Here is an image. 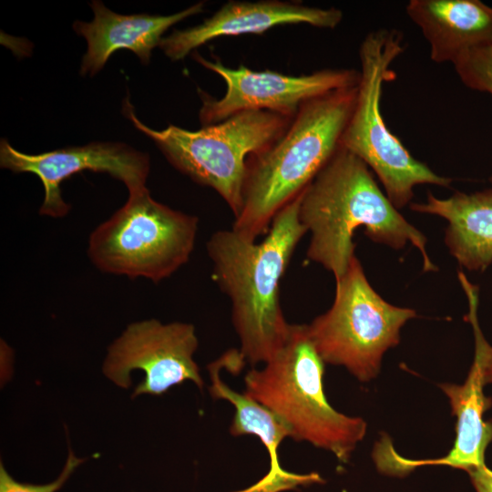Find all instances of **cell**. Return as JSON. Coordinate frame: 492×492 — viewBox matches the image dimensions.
I'll return each mask as SVG.
<instances>
[{
  "label": "cell",
  "mask_w": 492,
  "mask_h": 492,
  "mask_svg": "<svg viewBox=\"0 0 492 492\" xmlns=\"http://www.w3.org/2000/svg\"><path fill=\"white\" fill-rule=\"evenodd\" d=\"M486 384L481 364L474 358L473 364L463 384H443L440 388L446 395L456 416V439L445 456L436 459L413 460L400 456L384 442L374 455L377 467L386 474L404 475L421 466L444 465L469 473L485 465V452L492 441V421L483 419L484 413L492 405V399L485 395Z\"/></svg>",
  "instance_id": "13"
},
{
  "label": "cell",
  "mask_w": 492,
  "mask_h": 492,
  "mask_svg": "<svg viewBox=\"0 0 492 492\" xmlns=\"http://www.w3.org/2000/svg\"><path fill=\"white\" fill-rule=\"evenodd\" d=\"M197 348L194 325L143 320L129 324L111 343L103 370L124 388L130 385L131 371L142 370L145 377L134 395H162L188 380L202 389L204 382L193 359Z\"/></svg>",
  "instance_id": "10"
},
{
  "label": "cell",
  "mask_w": 492,
  "mask_h": 492,
  "mask_svg": "<svg viewBox=\"0 0 492 492\" xmlns=\"http://www.w3.org/2000/svg\"><path fill=\"white\" fill-rule=\"evenodd\" d=\"M324 362L314 349L306 324H291L278 352L244 376V393L275 414L291 438L331 452L347 463L364 438L366 422L336 411L323 390Z\"/></svg>",
  "instance_id": "4"
},
{
  "label": "cell",
  "mask_w": 492,
  "mask_h": 492,
  "mask_svg": "<svg viewBox=\"0 0 492 492\" xmlns=\"http://www.w3.org/2000/svg\"><path fill=\"white\" fill-rule=\"evenodd\" d=\"M468 474L477 492H492V470L486 465L470 471Z\"/></svg>",
  "instance_id": "21"
},
{
  "label": "cell",
  "mask_w": 492,
  "mask_h": 492,
  "mask_svg": "<svg viewBox=\"0 0 492 492\" xmlns=\"http://www.w3.org/2000/svg\"><path fill=\"white\" fill-rule=\"evenodd\" d=\"M0 165L15 173L36 175L45 191L39 214L55 219L67 216L70 210L60 186L74 174L85 170L108 173L122 181L129 193L146 188L150 169L147 153L118 142H93L31 155L18 151L2 139Z\"/></svg>",
  "instance_id": "11"
},
{
  "label": "cell",
  "mask_w": 492,
  "mask_h": 492,
  "mask_svg": "<svg viewBox=\"0 0 492 492\" xmlns=\"http://www.w3.org/2000/svg\"><path fill=\"white\" fill-rule=\"evenodd\" d=\"M299 218L311 235L308 259L331 272L335 281L355 256L353 237L360 227L374 241L394 249L410 241L422 254L424 271L436 270L425 250V236L382 192L366 163L341 144L302 192Z\"/></svg>",
  "instance_id": "2"
},
{
  "label": "cell",
  "mask_w": 492,
  "mask_h": 492,
  "mask_svg": "<svg viewBox=\"0 0 492 492\" xmlns=\"http://www.w3.org/2000/svg\"><path fill=\"white\" fill-rule=\"evenodd\" d=\"M358 85L303 103L285 132L248 159L242 207L232 230L256 241L268 231L275 215L308 187L340 146Z\"/></svg>",
  "instance_id": "3"
},
{
  "label": "cell",
  "mask_w": 492,
  "mask_h": 492,
  "mask_svg": "<svg viewBox=\"0 0 492 492\" xmlns=\"http://www.w3.org/2000/svg\"><path fill=\"white\" fill-rule=\"evenodd\" d=\"M199 220L154 200L143 188L90 233L87 256L108 274L158 283L190 260Z\"/></svg>",
  "instance_id": "7"
},
{
  "label": "cell",
  "mask_w": 492,
  "mask_h": 492,
  "mask_svg": "<svg viewBox=\"0 0 492 492\" xmlns=\"http://www.w3.org/2000/svg\"><path fill=\"white\" fill-rule=\"evenodd\" d=\"M230 361L228 352L208 365L211 381L209 390L212 398L228 401L234 406L235 413L229 428L230 434L232 436H254L266 448L270 469L259 483L272 492H280L298 486L323 482L317 473L294 474L280 466L278 447L285 438H291L290 431L270 409L245 393L233 390L221 380L220 372L221 368L228 369Z\"/></svg>",
  "instance_id": "16"
},
{
  "label": "cell",
  "mask_w": 492,
  "mask_h": 492,
  "mask_svg": "<svg viewBox=\"0 0 492 492\" xmlns=\"http://www.w3.org/2000/svg\"><path fill=\"white\" fill-rule=\"evenodd\" d=\"M405 47L403 35L396 29L380 28L365 36L359 49L361 70L356 101L340 143L372 169L396 209L412 200L416 185L448 187L452 181L415 159L388 129L383 118V85L394 77L390 66Z\"/></svg>",
  "instance_id": "6"
},
{
  "label": "cell",
  "mask_w": 492,
  "mask_h": 492,
  "mask_svg": "<svg viewBox=\"0 0 492 492\" xmlns=\"http://www.w3.org/2000/svg\"><path fill=\"white\" fill-rule=\"evenodd\" d=\"M84 460L77 458L70 450L65 466L59 477L53 482L45 485H34L21 483L15 480L5 469L3 464L0 466V492H56L60 489L73 471Z\"/></svg>",
  "instance_id": "19"
},
{
  "label": "cell",
  "mask_w": 492,
  "mask_h": 492,
  "mask_svg": "<svg viewBox=\"0 0 492 492\" xmlns=\"http://www.w3.org/2000/svg\"><path fill=\"white\" fill-rule=\"evenodd\" d=\"M410 208L448 221L445 242L461 266L483 272L492 263V189L456 192L447 199L429 192L425 203H412Z\"/></svg>",
  "instance_id": "17"
},
{
  "label": "cell",
  "mask_w": 492,
  "mask_h": 492,
  "mask_svg": "<svg viewBox=\"0 0 492 492\" xmlns=\"http://www.w3.org/2000/svg\"><path fill=\"white\" fill-rule=\"evenodd\" d=\"M468 320L474 328L476 340L475 358L481 364L485 383H492V346L487 343L482 335L477 319V313H470Z\"/></svg>",
  "instance_id": "20"
},
{
  "label": "cell",
  "mask_w": 492,
  "mask_h": 492,
  "mask_svg": "<svg viewBox=\"0 0 492 492\" xmlns=\"http://www.w3.org/2000/svg\"><path fill=\"white\" fill-rule=\"evenodd\" d=\"M123 112L136 128L156 143L174 168L195 182L214 190L234 218L242 207L248 159L276 141L293 118L266 110H251L194 131L174 125L155 130L136 117L129 99H125Z\"/></svg>",
  "instance_id": "5"
},
{
  "label": "cell",
  "mask_w": 492,
  "mask_h": 492,
  "mask_svg": "<svg viewBox=\"0 0 492 492\" xmlns=\"http://www.w3.org/2000/svg\"><path fill=\"white\" fill-rule=\"evenodd\" d=\"M343 12L335 7L320 8L296 1H229L201 24L174 30L163 37L159 47L172 61L182 60L194 49L220 36L262 34L283 25L308 24L335 28Z\"/></svg>",
  "instance_id": "12"
},
{
  "label": "cell",
  "mask_w": 492,
  "mask_h": 492,
  "mask_svg": "<svg viewBox=\"0 0 492 492\" xmlns=\"http://www.w3.org/2000/svg\"><path fill=\"white\" fill-rule=\"evenodd\" d=\"M453 65L466 87L492 95V42L463 52Z\"/></svg>",
  "instance_id": "18"
},
{
  "label": "cell",
  "mask_w": 492,
  "mask_h": 492,
  "mask_svg": "<svg viewBox=\"0 0 492 492\" xmlns=\"http://www.w3.org/2000/svg\"><path fill=\"white\" fill-rule=\"evenodd\" d=\"M90 6L94 19L89 23L76 21L73 28L87 42L80 73L82 76L89 74L92 77L103 68L109 56L118 49H128L138 56L142 64H149L151 52L159 46L164 33L174 24L203 12L205 4L199 2L169 15H119L97 0Z\"/></svg>",
  "instance_id": "14"
},
{
  "label": "cell",
  "mask_w": 492,
  "mask_h": 492,
  "mask_svg": "<svg viewBox=\"0 0 492 492\" xmlns=\"http://www.w3.org/2000/svg\"><path fill=\"white\" fill-rule=\"evenodd\" d=\"M195 60L219 75L226 84L225 94L214 98L200 92L202 126L219 123L237 113L266 110L294 118L300 107L331 91L355 87L360 71L352 68H326L308 75L290 76L276 71H255L245 66L229 67L194 53Z\"/></svg>",
  "instance_id": "9"
},
{
  "label": "cell",
  "mask_w": 492,
  "mask_h": 492,
  "mask_svg": "<svg viewBox=\"0 0 492 492\" xmlns=\"http://www.w3.org/2000/svg\"><path fill=\"white\" fill-rule=\"evenodd\" d=\"M406 14L420 28L436 63L492 42V7L479 0H411Z\"/></svg>",
  "instance_id": "15"
},
{
  "label": "cell",
  "mask_w": 492,
  "mask_h": 492,
  "mask_svg": "<svg viewBox=\"0 0 492 492\" xmlns=\"http://www.w3.org/2000/svg\"><path fill=\"white\" fill-rule=\"evenodd\" d=\"M335 282L332 307L306 324L307 333L324 364L343 366L367 382L376 377L384 354L399 343L401 328L416 313L376 293L355 256Z\"/></svg>",
  "instance_id": "8"
},
{
  "label": "cell",
  "mask_w": 492,
  "mask_h": 492,
  "mask_svg": "<svg viewBox=\"0 0 492 492\" xmlns=\"http://www.w3.org/2000/svg\"><path fill=\"white\" fill-rule=\"evenodd\" d=\"M301 194L275 215L261 242L231 229L215 231L206 244L212 278L231 303L239 354L252 366L267 363L290 332L281 306L280 282L307 233L299 218Z\"/></svg>",
  "instance_id": "1"
},
{
  "label": "cell",
  "mask_w": 492,
  "mask_h": 492,
  "mask_svg": "<svg viewBox=\"0 0 492 492\" xmlns=\"http://www.w3.org/2000/svg\"><path fill=\"white\" fill-rule=\"evenodd\" d=\"M492 180V179H491Z\"/></svg>",
  "instance_id": "22"
}]
</instances>
